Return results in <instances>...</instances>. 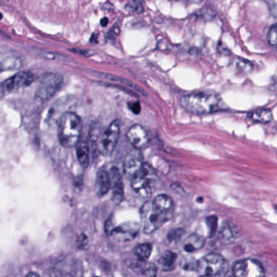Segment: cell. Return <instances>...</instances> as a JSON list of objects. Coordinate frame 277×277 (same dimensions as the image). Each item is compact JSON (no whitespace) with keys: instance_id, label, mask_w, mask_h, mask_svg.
<instances>
[{"instance_id":"1","label":"cell","mask_w":277,"mask_h":277,"mask_svg":"<svg viewBox=\"0 0 277 277\" xmlns=\"http://www.w3.org/2000/svg\"><path fill=\"white\" fill-rule=\"evenodd\" d=\"M181 107L194 115H207L216 112L223 107L221 99L212 93L197 92L181 97Z\"/></svg>"},{"instance_id":"2","label":"cell","mask_w":277,"mask_h":277,"mask_svg":"<svg viewBox=\"0 0 277 277\" xmlns=\"http://www.w3.org/2000/svg\"><path fill=\"white\" fill-rule=\"evenodd\" d=\"M82 131L83 122L76 113L67 111L61 115L58 128V136L62 146L67 148L77 146Z\"/></svg>"},{"instance_id":"3","label":"cell","mask_w":277,"mask_h":277,"mask_svg":"<svg viewBox=\"0 0 277 277\" xmlns=\"http://www.w3.org/2000/svg\"><path fill=\"white\" fill-rule=\"evenodd\" d=\"M64 83L63 76L59 73L48 72L42 77L35 92V100L39 104L45 103L56 95Z\"/></svg>"},{"instance_id":"4","label":"cell","mask_w":277,"mask_h":277,"mask_svg":"<svg viewBox=\"0 0 277 277\" xmlns=\"http://www.w3.org/2000/svg\"><path fill=\"white\" fill-rule=\"evenodd\" d=\"M154 169L148 163L143 165L131 177L132 188L142 197H150L152 193V183L155 179Z\"/></svg>"},{"instance_id":"5","label":"cell","mask_w":277,"mask_h":277,"mask_svg":"<svg viewBox=\"0 0 277 277\" xmlns=\"http://www.w3.org/2000/svg\"><path fill=\"white\" fill-rule=\"evenodd\" d=\"M121 134V125L118 120L113 121L103 134L99 137L97 142L98 150L102 155L107 156L112 154L116 147L117 142Z\"/></svg>"},{"instance_id":"6","label":"cell","mask_w":277,"mask_h":277,"mask_svg":"<svg viewBox=\"0 0 277 277\" xmlns=\"http://www.w3.org/2000/svg\"><path fill=\"white\" fill-rule=\"evenodd\" d=\"M141 218L145 233L150 234L161 228L168 221L158 210H156L152 202H146L141 209Z\"/></svg>"},{"instance_id":"7","label":"cell","mask_w":277,"mask_h":277,"mask_svg":"<svg viewBox=\"0 0 277 277\" xmlns=\"http://www.w3.org/2000/svg\"><path fill=\"white\" fill-rule=\"evenodd\" d=\"M225 261L222 255L212 253L199 260L197 271L200 276H216L224 270Z\"/></svg>"},{"instance_id":"8","label":"cell","mask_w":277,"mask_h":277,"mask_svg":"<svg viewBox=\"0 0 277 277\" xmlns=\"http://www.w3.org/2000/svg\"><path fill=\"white\" fill-rule=\"evenodd\" d=\"M234 277H264V269L259 261L247 259L238 261L232 268Z\"/></svg>"},{"instance_id":"9","label":"cell","mask_w":277,"mask_h":277,"mask_svg":"<svg viewBox=\"0 0 277 277\" xmlns=\"http://www.w3.org/2000/svg\"><path fill=\"white\" fill-rule=\"evenodd\" d=\"M33 82V75L29 72H19L5 80L1 84V97L9 95V93L19 89L25 88L30 86Z\"/></svg>"},{"instance_id":"10","label":"cell","mask_w":277,"mask_h":277,"mask_svg":"<svg viewBox=\"0 0 277 277\" xmlns=\"http://www.w3.org/2000/svg\"><path fill=\"white\" fill-rule=\"evenodd\" d=\"M140 225L136 222H126L118 227H113L107 234L121 243H127L135 239L139 232Z\"/></svg>"},{"instance_id":"11","label":"cell","mask_w":277,"mask_h":277,"mask_svg":"<svg viewBox=\"0 0 277 277\" xmlns=\"http://www.w3.org/2000/svg\"><path fill=\"white\" fill-rule=\"evenodd\" d=\"M126 138L134 149L143 150L149 145V135L141 125L136 124L128 130Z\"/></svg>"},{"instance_id":"12","label":"cell","mask_w":277,"mask_h":277,"mask_svg":"<svg viewBox=\"0 0 277 277\" xmlns=\"http://www.w3.org/2000/svg\"><path fill=\"white\" fill-rule=\"evenodd\" d=\"M110 178H111V189L112 192V201L115 204H119L123 201L124 196V183L122 174L120 173L119 169L113 167L110 171Z\"/></svg>"},{"instance_id":"13","label":"cell","mask_w":277,"mask_h":277,"mask_svg":"<svg viewBox=\"0 0 277 277\" xmlns=\"http://www.w3.org/2000/svg\"><path fill=\"white\" fill-rule=\"evenodd\" d=\"M152 204L156 210L166 218L168 221L173 218L174 214L175 205L170 196L167 194H160L154 197Z\"/></svg>"},{"instance_id":"14","label":"cell","mask_w":277,"mask_h":277,"mask_svg":"<svg viewBox=\"0 0 277 277\" xmlns=\"http://www.w3.org/2000/svg\"><path fill=\"white\" fill-rule=\"evenodd\" d=\"M143 164L142 153L139 150L134 149L129 152L126 155L125 163H124V168L126 173L132 177L142 168Z\"/></svg>"},{"instance_id":"15","label":"cell","mask_w":277,"mask_h":277,"mask_svg":"<svg viewBox=\"0 0 277 277\" xmlns=\"http://www.w3.org/2000/svg\"><path fill=\"white\" fill-rule=\"evenodd\" d=\"M111 189L110 174L105 168H100L98 171L95 180V191L99 197H103Z\"/></svg>"},{"instance_id":"16","label":"cell","mask_w":277,"mask_h":277,"mask_svg":"<svg viewBox=\"0 0 277 277\" xmlns=\"http://www.w3.org/2000/svg\"><path fill=\"white\" fill-rule=\"evenodd\" d=\"M205 240L203 236L197 234H192L187 238L183 245L184 251L187 253H193L199 251L204 247Z\"/></svg>"},{"instance_id":"17","label":"cell","mask_w":277,"mask_h":277,"mask_svg":"<svg viewBox=\"0 0 277 277\" xmlns=\"http://www.w3.org/2000/svg\"><path fill=\"white\" fill-rule=\"evenodd\" d=\"M76 157L81 166L87 169L90 165V146L87 141L79 142L76 146Z\"/></svg>"},{"instance_id":"18","label":"cell","mask_w":277,"mask_h":277,"mask_svg":"<svg viewBox=\"0 0 277 277\" xmlns=\"http://www.w3.org/2000/svg\"><path fill=\"white\" fill-rule=\"evenodd\" d=\"M21 66H22V59H21V56L11 54V55H6L5 57L2 56V60H1L2 71L17 69V68H21Z\"/></svg>"},{"instance_id":"19","label":"cell","mask_w":277,"mask_h":277,"mask_svg":"<svg viewBox=\"0 0 277 277\" xmlns=\"http://www.w3.org/2000/svg\"><path fill=\"white\" fill-rule=\"evenodd\" d=\"M153 246L150 243H142L134 249V255L140 262H146L151 255Z\"/></svg>"},{"instance_id":"20","label":"cell","mask_w":277,"mask_h":277,"mask_svg":"<svg viewBox=\"0 0 277 277\" xmlns=\"http://www.w3.org/2000/svg\"><path fill=\"white\" fill-rule=\"evenodd\" d=\"M272 111L269 109H261L252 111L250 114V118L258 123L267 124L272 120Z\"/></svg>"},{"instance_id":"21","label":"cell","mask_w":277,"mask_h":277,"mask_svg":"<svg viewBox=\"0 0 277 277\" xmlns=\"http://www.w3.org/2000/svg\"><path fill=\"white\" fill-rule=\"evenodd\" d=\"M177 255L172 251H166L160 259V264L165 271H172L175 267Z\"/></svg>"},{"instance_id":"22","label":"cell","mask_w":277,"mask_h":277,"mask_svg":"<svg viewBox=\"0 0 277 277\" xmlns=\"http://www.w3.org/2000/svg\"><path fill=\"white\" fill-rule=\"evenodd\" d=\"M98 75H100V76H103L104 78H107V79H109V80L114 81V82H117V83H123L124 85L131 87L132 89H134L135 91H138V92L141 93L142 95H146V93H145V91H144L143 90H142V89L140 88L138 86H136L134 83H132L130 81L126 80V79L119 77V76H113V75H111V74L99 73Z\"/></svg>"},{"instance_id":"23","label":"cell","mask_w":277,"mask_h":277,"mask_svg":"<svg viewBox=\"0 0 277 277\" xmlns=\"http://www.w3.org/2000/svg\"><path fill=\"white\" fill-rule=\"evenodd\" d=\"M143 264L140 266V271L143 277H156L157 268L153 263L142 262Z\"/></svg>"},{"instance_id":"24","label":"cell","mask_w":277,"mask_h":277,"mask_svg":"<svg viewBox=\"0 0 277 277\" xmlns=\"http://www.w3.org/2000/svg\"><path fill=\"white\" fill-rule=\"evenodd\" d=\"M235 66H236L238 71L243 72V73H249L253 69V65L251 62L243 60L241 58H236V61H235Z\"/></svg>"},{"instance_id":"25","label":"cell","mask_w":277,"mask_h":277,"mask_svg":"<svg viewBox=\"0 0 277 277\" xmlns=\"http://www.w3.org/2000/svg\"><path fill=\"white\" fill-rule=\"evenodd\" d=\"M199 261L193 258H185L181 262V267L185 271H197Z\"/></svg>"},{"instance_id":"26","label":"cell","mask_w":277,"mask_h":277,"mask_svg":"<svg viewBox=\"0 0 277 277\" xmlns=\"http://www.w3.org/2000/svg\"><path fill=\"white\" fill-rule=\"evenodd\" d=\"M267 40L268 44L277 49V23L271 25L267 33Z\"/></svg>"},{"instance_id":"27","label":"cell","mask_w":277,"mask_h":277,"mask_svg":"<svg viewBox=\"0 0 277 277\" xmlns=\"http://www.w3.org/2000/svg\"><path fill=\"white\" fill-rule=\"evenodd\" d=\"M184 235V230L181 228H176L171 230L168 234V239L172 243H177Z\"/></svg>"},{"instance_id":"28","label":"cell","mask_w":277,"mask_h":277,"mask_svg":"<svg viewBox=\"0 0 277 277\" xmlns=\"http://www.w3.org/2000/svg\"><path fill=\"white\" fill-rule=\"evenodd\" d=\"M217 218L216 216H209L207 219V224H208V228H209V236H212L216 233L217 230Z\"/></svg>"},{"instance_id":"29","label":"cell","mask_w":277,"mask_h":277,"mask_svg":"<svg viewBox=\"0 0 277 277\" xmlns=\"http://www.w3.org/2000/svg\"><path fill=\"white\" fill-rule=\"evenodd\" d=\"M89 240L86 234H81L80 236L77 238V247L78 248L85 250L88 247Z\"/></svg>"},{"instance_id":"30","label":"cell","mask_w":277,"mask_h":277,"mask_svg":"<svg viewBox=\"0 0 277 277\" xmlns=\"http://www.w3.org/2000/svg\"><path fill=\"white\" fill-rule=\"evenodd\" d=\"M126 9L130 11V12H137V13H142V11H143L141 3L138 2L129 3L126 5Z\"/></svg>"},{"instance_id":"31","label":"cell","mask_w":277,"mask_h":277,"mask_svg":"<svg viewBox=\"0 0 277 277\" xmlns=\"http://www.w3.org/2000/svg\"><path fill=\"white\" fill-rule=\"evenodd\" d=\"M130 108L132 112L134 113L136 115H138L141 112V104H140L139 102L138 101H134V102H132L130 103Z\"/></svg>"},{"instance_id":"32","label":"cell","mask_w":277,"mask_h":277,"mask_svg":"<svg viewBox=\"0 0 277 277\" xmlns=\"http://www.w3.org/2000/svg\"><path fill=\"white\" fill-rule=\"evenodd\" d=\"M269 11L273 17L277 18V2H269Z\"/></svg>"},{"instance_id":"33","label":"cell","mask_w":277,"mask_h":277,"mask_svg":"<svg viewBox=\"0 0 277 277\" xmlns=\"http://www.w3.org/2000/svg\"><path fill=\"white\" fill-rule=\"evenodd\" d=\"M100 23L102 26H107V25H108V19H107V17H104V18L101 20Z\"/></svg>"},{"instance_id":"34","label":"cell","mask_w":277,"mask_h":277,"mask_svg":"<svg viewBox=\"0 0 277 277\" xmlns=\"http://www.w3.org/2000/svg\"><path fill=\"white\" fill-rule=\"evenodd\" d=\"M25 277H41L38 274H37L36 272H29L27 274L26 276Z\"/></svg>"},{"instance_id":"35","label":"cell","mask_w":277,"mask_h":277,"mask_svg":"<svg viewBox=\"0 0 277 277\" xmlns=\"http://www.w3.org/2000/svg\"><path fill=\"white\" fill-rule=\"evenodd\" d=\"M95 277H97V276H95Z\"/></svg>"}]
</instances>
